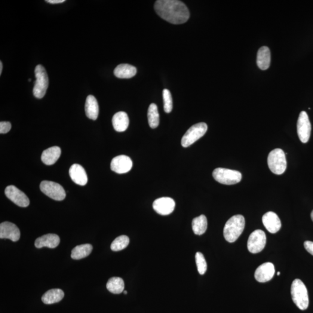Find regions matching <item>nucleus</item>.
Masks as SVG:
<instances>
[{"label": "nucleus", "instance_id": "f257e3e1", "mask_svg": "<svg viewBox=\"0 0 313 313\" xmlns=\"http://www.w3.org/2000/svg\"><path fill=\"white\" fill-rule=\"evenodd\" d=\"M155 10L162 19L172 24L186 23L190 17L187 6L178 0H158L155 2Z\"/></svg>", "mask_w": 313, "mask_h": 313}, {"label": "nucleus", "instance_id": "f03ea898", "mask_svg": "<svg viewBox=\"0 0 313 313\" xmlns=\"http://www.w3.org/2000/svg\"><path fill=\"white\" fill-rule=\"evenodd\" d=\"M245 225V218L241 215L232 216L226 222L223 229L225 240L231 243L235 242L243 232Z\"/></svg>", "mask_w": 313, "mask_h": 313}, {"label": "nucleus", "instance_id": "7ed1b4c3", "mask_svg": "<svg viewBox=\"0 0 313 313\" xmlns=\"http://www.w3.org/2000/svg\"><path fill=\"white\" fill-rule=\"evenodd\" d=\"M291 295L294 304L301 311L308 308L309 304L308 290L303 282L296 279L291 285Z\"/></svg>", "mask_w": 313, "mask_h": 313}, {"label": "nucleus", "instance_id": "20e7f679", "mask_svg": "<svg viewBox=\"0 0 313 313\" xmlns=\"http://www.w3.org/2000/svg\"><path fill=\"white\" fill-rule=\"evenodd\" d=\"M268 164L270 170L273 174L281 175L286 170L287 162L283 150L275 149L269 153Z\"/></svg>", "mask_w": 313, "mask_h": 313}, {"label": "nucleus", "instance_id": "39448f33", "mask_svg": "<svg viewBox=\"0 0 313 313\" xmlns=\"http://www.w3.org/2000/svg\"><path fill=\"white\" fill-rule=\"evenodd\" d=\"M213 176L217 182L226 185H235L240 182L242 179L240 172L223 168H216Z\"/></svg>", "mask_w": 313, "mask_h": 313}, {"label": "nucleus", "instance_id": "423d86ee", "mask_svg": "<svg viewBox=\"0 0 313 313\" xmlns=\"http://www.w3.org/2000/svg\"><path fill=\"white\" fill-rule=\"evenodd\" d=\"M35 76L36 80L33 88L34 96L38 99H41L45 96L48 87V75L44 67L39 64L36 67Z\"/></svg>", "mask_w": 313, "mask_h": 313}, {"label": "nucleus", "instance_id": "0eeeda50", "mask_svg": "<svg viewBox=\"0 0 313 313\" xmlns=\"http://www.w3.org/2000/svg\"><path fill=\"white\" fill-rule=\"evenodd\" d=\"M208 130V126L205 122H199L192 126L184 135L181 144L184 147H188L203 137Z\"/></svg>", "mask_w": 313, "mask_h": 313}, {"label": "nucleus", "instance_id": "6e6552de", "mask_svg": "<svg viewBox=\"0 0 313 313\" xmlns=\"http://www.w3.org/2000/svg\"><path fill=\"white\" fill-rule=\"evenodd\" d=\"M41 191L48 197L57 201H62L66 197V192L59 183L44 180L40 184Z\"/></svg>", "mask_w": 313, "mask_h": 313}, {"label": "nucleus", "instance_id": "1a4fd4ad", "mask_svg": "<svg viewBox=\"0 0 313 313\" xmlns=\"http://www.w3.org/2000/svg\"><path fill=\"white\" fill-rule=\"evenodd\" d=\"M266 236L261 230H256L251 233L247 242L248 250L252 254H257L265 247Z\"/></svg>", "mask_w": 313, "mask_h": 313}, {"label": "nucleus", "instance_id": "9d476101", "mask_svg": "<svg viewBox=\"0 0 313 313\" xmlns=\"http://www.w3.org/2000/svg\"><path fill=\"white\" fill-rule=\"evenodd\" d=\"M312 126L308 114L305 111L300 113L297 123V132L299 139L303 143L308 142L311 137Z\"/></svg>", "mask_w": 313, "mask_h": 313}, {"label": "nucleus", "instance_id": "9b49d317", "mask_svg": "<svg viewBox=\"0 0 313 313\" xmlns=\"http://www.w3.org/2000/svg\"><path fill=\"white\" fill-rule=\"evenodd\" d=\"M5 194L18 206L27 207L30 204V200L27 196L17 187L13 185L8 186L5 190Z\"/></svg>", "mask_w": 313, "mask_h": 313}, {"label": "nucleus", "instance_id": "f8f14e48", "mask_svg": "<svg viewBox=\"0 0 313 313\" xmlns=\"http://www.w3.org/2000/svg\"><path fill=\"white\" fill-rule=\"evenodd\" d=\"M133 161L128 156L121 155L112 159L110 168L116 173L122 174L128 173L133 168Z\"/></svg>", "mask_w": 313, "mask_h": 313}, {"label": "nucleus", "instance_id": "ddd939ff", "mask_svg": "<svg viewBox=\"0 0 313 313\" xmlns=\"http://www.w3.org/2000/svg\"><path fill=\"white\" fill-rule=\"evenodd\" d=\"M153 207L156 213L161 215H168L174 211L176 202L170 197L159 198L153 202Z\"/></svg>", "mask_w": 313, "mask_h": 313}, {"label": "nucleus", "instance_id": "4468645a", "mask_svg": "<svg viewBox=\"0 0 313 313\" xmlns=\"http://www.w3.org/2000/svg\"><path fill=\"white\" fill-rule=\"evenodd\" d=\"M20 232L16 225L10 222H4L0 225V238L10 239L17 242L20 240Z\"/></svg>", "mask_w": 313, "mask_h": 313}, {"label": "nucleus", "instance_id": "2eb2a0df", "mask_svg": "<svg viewBox=\"0 0 313 313\" xmlns=\"http://www.w3.org/2000/svg\"><path fill=\"white\" fill-rule=\"evenodd\" d=\"M275 273L274 266L268 262L261 265L254 273V278L259 282H266L271 280Z\"/></svg>", "mask_w": 313, "mask_h": 313}, {"label": "nucleus", "instance_id": "dca6fc26", "mask_svg": "<svg viewBox=\"0 0 313 313\" xmlns=\"http://www.w3.org/2000/svg\"><path fill=\"white\" fill-rule=\"evenodd\" d=\"M262 222L265 228L270 233L274 234L281 228V222L277 215L273 212H268L262 217Z\"/></svg>", "mask_w": 313, "mask_h": 313}, {"label": "nucleus", "instance_id": "f3484780", "mask_svg": "<svg viewBox=\"0 0 313 313\" xmlns=\"http://www.w3.org/2000/svg\"><path fill=\"white\" fill-rule=\"evenodd\" d=\"M69 176L77 185L85 186L88 182L87 173L84 168L79 164H73L69 170Z\"/></svg>", "mask_w": 313, "mask_h": 313}, {"label": "nucleus", "instance_id": "a211bd4d", "mask_svg": "<svg viewBox=\"0 0 313 313\" xmlns=\"http://www.w3.org/2000/svg\"><path fill=\"white\" fill-rule=\"evenodd\" d=\"M60 243L59 236L55 234H48L36 239L35 246L38 248L48 247L54 249Z\"/></svg>", "mask_w": 313, "mask_h": 313}, {"label": "nucleus", "instance_id": "6ab92c4d", "mask_svg": "<svg viewBox=\"0 0 313 313\" xmlns=\"http://www.w3.org/2000/svg\"><path fill=\"white\" fill-rule=\"evenodd\" d=\"M112 123L115 130L119 133L127 130L130 123L127 113L124 112L116 113L113 117Z\"/></svg>", "mask_w": 313, "mask_h": 313}, {"label": "nucleus", "instance_id": "aec40b11", "mask_svg": "<svg viewBox=\"0 0 313 313\" xmlns=\"http://www.w3.org/2000/svg\"><path fill=\"white\" fill-rule=\"evenodd\" d=\"M60 155L61 149L59 147H51L42 152L41 160L45 165H53L59 158Z\"/></svg>", "mask_w": 313, "mask_h": 313}, {"label": "nucleus", "instance_id": "412c9836", "mask_svg": "<svg viewBox=\"0 0 313 313\" xmlns=\"http://www.w3.org/2000/svg\"><path fill=\"white\" fill-rule=\"evenodd\" d=\"M271 62V53L267 47H261L257 55V64L259 69L265 70L269 69Z\"/></svg>", "mask_w": 313, "mask_h": 313}, {"label": "nucleus", "instance_id": "4be33fe9", "mask_svg": "<svg viewBox=\"0 0 313 313\" xmlns=\"http://www.w3.org/2000/svg\"><path fill=\"white\" fill-rule=\"evenodd\" d=\"M85 110L89 118L96 120L99 115V105L96 98L93 95H89L86 99Z\"/></svg>", "mask_w": 313, "mask_h": 313}, {"label": "nucleus", "instance_id": "5701e85b", "mask_svg": "<svg viewBox=\"0 0 313 313\" xmlns=\"http://www.w3.org/2000/svg\"><path fill=\"white\" fill-rule=\"evenodd\" d=\"M137 70L136 67L128 64H121L117 66L114 74L119 78H131L136 75Z\"/></svg>", "mask_w": 313, "mask_h": 313}, {"label": "nucleus", "instance_id": "b1692460", "mask_svg": "<svg viewBox=\"0 0 313 313\" xmlns=\"http://www.w3.org/2000/svg\"><path fill=\"white\" fill-rule=\"evenodd\" d=\"M63 291L60 289H52L47 291L42 296V301L46 305L59 302L64 297Z\"/></svg>", "mask_w": 313, "mask_h": 313}, {"label": "nucleus", "instance_id": "393cba45", "mask_svg": "<svg viewBox=\"0 0 313 313\" xmlns=\"http://www.w3.org/2000/svg\"><path fill=\"white\" fill-rule=\"evenodd\" d=\"M93 250V245L90 244H82L74 248L72 251L73 259L79 260L90 255Z\"/></svg>", "mask_w": 313, "mask_h": 313}, {"label": "nucleus", "instance_id": "a878e982", "mask_svg": "<svg viewBox=\"0 0 313 313\" xmlns=\"http://www.w3.org/2000/svg\"><path fill=\"white\" fill-rule=\"evenodd\" d=\"M208 222L206 216L204 215L195 217L192 221V229L196 235H203L207 229Z\"/></svg>", "mask_w": 313, "mask_h": 313}, {"label": "nucleus", "instance_id": "bb28decb", "mask_svg": "<svg viewBox=\"0 0 313 313\" xmlns=\"http://www.w3.org/2000/svg\"><path fill=\"white\" fill-rule=\"evenodd\" d=\"M124 282L120 277H112L107 282L106 288L109 292L114 294H119L123 292Z\"/></svg>", "mask_w": 313, "mask_h": 313}, {"label": "nucleus", "instance_id": "cd10ccee", "mask_svg": "<svg viewBox=\"0 0 313 313\" xmlns=\"http://www.w3.org/2000/svg\"><path fill=\"white\" fill-rule=\"evenodd\" d=\"M147 117L150 127L152 128H156L159 123V116L157 106L155 103L150 104L147 113Z\"/></svg>", "mask_w": 313, "mask_h": 313}, {"label": "nucleus", "instance_id": "c85d7f7f", "mask_svg": "<svg viewBox=\"0 0 313 313\" xmlns=\"http://www.w3.org/2000/svg\"><path fill=\"white\" fill-rule=\"evenodd\" d=\"M130 244V238L128 236L122 235L117 237L113 241L110 248L113 251H119L123 250L128 247Z\"/></svg>", "mask_w": 313, "mask_h": 313}, {"label": "nucleus", "instance_id": "c756f323", "mask_svg": "<svg viewBox=\"0 0 313 313\" xmlns=\"http://www.w3.org/2000/svg\"><path fill=\"white\" fill-rule=\"evenodd\" d=\"M196 262L197 265L198 272L199 274L203 275L207 270V263L205 257L201 253H197L196 254Z\"/></svg>", "mask_w": 313, "mask_h": 313}, {"label": "nucleus", "instance_id": "7c9ffc66", "mask_svg": "<svg viewBox=\"0 0 313 313\" xmlns=\"http://www.w3.org/2000/svg\"><path fill=\"white\" fill-rule=\"evenodd\" d=\"M162 97H163L164 111L165 113H170L173 107V98L170 91L167 89H164L162 92Z\"/></svg>", "mask_w": 313, "mask_h": 313}, {"label": "nucleus", "instance_id": "2f4dec72", "mask_svg": "<svg viewBox=\"0 0 313 313\" xmlns=\"http://www.w3.org/2000/svg\"><path fill=\"white\" fill-rule=\"evenodd\" d=\"M11 124L10 122L2 121L0 122V134H7L11 130Z\"/></svg>", "mask_w": 313, "mask_h": 313}, {"label": "nucleus", "instance_id": "473e14b6", "mask_svg": "<svg viewBox=\"0 0 313 313\" xmlns=\"http://www.w3.org/2000/svg\"><path fill=\"white\" fill-rule=\"evenodd\" d=\"M304 247L305 249L310 254L313 255V242L310 241H306L304 242Z\"/></svg>", "mask_w": 313, "mask_h": 313}, {"label": "nucleus", "instance_id": "72a5a7b5", "mask_svg": "<svg viewBox=\"0 0 313 313\" xmlns=\"http://www.w3.org/2000/svg\"><path fill=\"white\" fill-rule=\"evenodd\" d=\"M64 1H65L64 0H47V1H46V2L53 4H60V3H63Z\"/></svg>", "mask_w": 313, "mask_h": 313}, {"label": "nucleus", "instance_id": "f704fd0d", "mask_svg": "<svg viewBox=\"0 0 313 313\" xmlns=\"http://www.w3.org/2000/svg\"><path fill=\"white\" fill-rule=\"evenodd\" d=\"M2 71V63L1 61V62H0V75H1Z\"/></svg>", "mask_w": 313, "mask_h": 313}, {"label": "nucleus", "instance_id": "c9c22d12", "mask_svg": "<svg viewBox=\"0 0 313 313\" xmlns=\"http://www.w3.org/2000/svg\"><path fill=\"white\" fill-rule=\"evenodd\" d=\"M311 218H312V219L313 220V211L312 212V213H311Z\"/></svg>", "mask_w": 313, "mask_h": 313}, {"label": "nucleus", "instance_id": "e433bc0d", "mask_svg": "<svg viewBox=\"0 0 313 313\" xmlns=\"http://www.w3.org/2000/svg\"><path fill=\"white\" fill-rule=\"evenodd\" d=\"M124 293L125 294H127V291H124Z\"/></svg>", "mask_w": 313, "mask_h": 313}, {"label": "nucleus", "instance_id": "4c0bfd02", "mask_svg": "<svg viewBox=\"0 0 313 313\" xmlns=\"http://www.w3.org/2000/svg\"><path fill=\"white\" fill-rule=\"evenodd\" d=\"M280 275V272H278L277 275Z\"/></svg>", "mask_w": 313, "mask_h": 313}, {"label": "nucleus", "instance_id": "58836bf2", "mask_svg": "<svg viewBox=\"0 0 313 313\" xmlns=\"http://www.w3.org/2000/svg\"><path fill=\"white\" fill-rule=\"evenodd\" d=\"M32 79H29V81H31Z\"/></svg>", "mask_w": 313, "mask_h": 313}]
</instances>
